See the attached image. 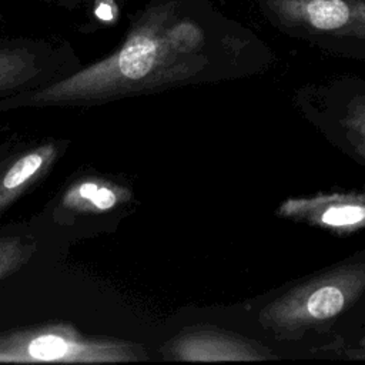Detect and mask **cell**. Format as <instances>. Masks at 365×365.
I'll use <instances>...</instances> for the list:
<instances>
[{"mask_svg": "<svg viewBox=\"0 0 365 365\" xmlns=\"http://www.w3.org/2000/svg\"><path fill=\"white\" fill-rule=\"evenodd\" d=\"M255 334L294 359H339L365 328V248L235 308Z\"/></svg>", "mask_w": 365, "mask_h": 365, "instance_id": "obj_2", "label": "cell"}, {"mask_svg": "<svg viewBox=\"0 0 365 365\" xmlns=\"http://www.w3.org/2000/svg\"><path fill=\"white\" fill-rule=\"evenodd\" d=\"M81 66L66 41L0 37V98L54 83Z\"/></svg>", "mask_w": 365, "mask_h": 365, "instance_id": "obj_7", "label": "cell"}, {"mask_svg": "<svg viewBox=\"0 0 365 365\" xmlns=\"http://www.w3.org/2000/svg\"><path fill=\"white\" fill-rule=\"evenodd\" d=\"M250 43L215 24L200 0H151L106 57L54 83L0 98V114L23 108H78L237 80L262 70Z\"/></svg>", "mask_w": 365, "mask_h": 365, "instance_id": "obj_1", "label": "cell"}, {"mask_svg": "<svg viewBox=\"0 0 365 365\" xmlns=\"http://www.w3.org/2000/svg\"><path fill=\"white\" fill-rule=\"evenodd\" d=\"M36 252V228L23 225L0 228V279L19 271Z\"/></svg>", "mask_w": 365, "mask_h": 365, "instance_id": "obj_11", "label": "cell"}, {"mask_svg": "<svg viewBox=\"0 0 365 365\" xmlns=\"http://www.w3.org/2000/svg\"><path fill=\"white\" fill-rule=\"evenodd\" d=\"M231 311L234 314V325L204 322L187 327L163 345V356L165 359L190 362H262L294 359L287 349L252 332L241 321L234 308H231Z\"/></svg>", "mask_w": 365, "mask_h": 365, "instance_id": "obj_6", "label": "cell"}, {"mask_svg": "<svg viewBox=\"0 0 365 365\" xmlns=\"http://www.w3.org/2000/svg\"><path fill=\"white\" fill-rule=\"evenodd\" d=\"M147 359L143 344L83 334L64 322L0 331V364H125Z\"/></svg>", "mask_w": 365, "mask_h": 365, "instance_id": "obj_4", "label": "cell"}, {"mask_svg": "<svg viewBox=\"0 0 365 365\" xmlns=\"http://www.w3.org/2000/svg\"><path fill=\"white\" fill-rule=\"evenodd\" d=\"M135 204L128 181L98 171H81L60 187L31 222L61 240H86L114 231Z\"/></svg>", "mask_w": 365, "mask_h": 365, "instance_id": "obj_3", "label": "cell"}, {"mask_svg": "<svg viewBox=\"0 0 365 365\" xmlns=\"http://www.w3.org/2000/svg\"><path fill=\"white\" fill-rule=\"evenodd\" d=\"M275 215L336 235H349L365 228V188L291 197L277 207Z\"/></svg>", "mask_w": 365, "mask_h": 365, "instance_id": "obj_10", "label": "cell"}, {"mask_svg": "<svg viewBox=\"0 0 365 365\" xmlns=\"http://www.w3.org/2000/svg\"><path fill=\"white\" fill-rule=\"evenodd\" d=\"M70 145L66 138H9L0 144V220L54 168Z\"/></svg>", "mask_w": 365, "mask_h": 365, "instance_id": "obj_9", "label": "cell"}, {"mask_svg": "<svg viewBox=\"0 0 365 365\" xmlns=\"http://www.w3.org/2000/svg\"><path fill=\"white\" fill-rule=\"evenodd\" d=\"M292 106L334 150L365 168V77L304 84L295 90Z\"/></svg>", "mask_w": 365, "mask_h": 365, "instance_id": "obj_5", "label": "cell"}, {"mask_svg": "<svg viewBox=\"0 0 365 365\" xmlns=\"http://www.w3.org/2000/svg\"><path fill=\"white\" fill-rule=\"evenodd\" d=\"M264 9L281 29L344 54H349L358 38L349 0H264Z\"/></svg>", "mask_w": 365, "mask_h": 365, "instance_id": "obj_8", "label": "cell"}, {"mask_svg": "<svg viewBox=\"0 0 365 365\" xmlns=\"http://www.w3.org/2000/svg\"><path fill=\"white\" fill-rule=\"evenodd\" d=\"M339 359L365 361V328L344 348Z\"/></svg>", "mask_w": 365, "mask_h": 365, "instance_id": "obj_12", "label": "cell"}]
</instances>
